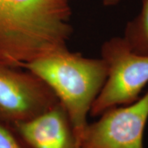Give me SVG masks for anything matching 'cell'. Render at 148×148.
<instances>
[{"mask_svg":"<svg viewBox=\"0 0 148 148\" xmlns=\"http://www.w3.org/2000/svg\"><path fill=\"white\" fill-rule=\"evenodd\" d=\"M140 1L139 13L127 22L122 37L134 52L148 56V0Z\"/></svg>","mask_w":148,"mask_h":148,"instance_id":"obj_7","label":"cell"},{"mask_svg":"<svg viewBox=\"0 0 148 148\" xmlns=\"http://www.w3.org/2000/svg\"><path fill=\"white\" fill-rule=\"evenodd\" d=\"M12 125L28 148H83L59 101L34 119Z\"/></svg>","mask_w":148,"mask_h":148,"instance_id":"obj_6","label":"cell"},{"mask_svg":"<svg viewBox=\"0 0 148 148\" xmlns=\"http://www.w3.org/2000/svg\"><path fill=\"white\" fill-rule=\"evenodd\" d=\"M99 116L79 135L83 148H144L148 90L134 103L110 108Z\"/></svg>","mask_w":148,"mask_h":148,"instance_id":"obj_5","label":"cell"},{"mask_svg":"<svg viewBox=\"0 0 148 148\" xmlns=\"http://www.w3.org/2000/svg\"><path fill=\"white\" fill-rule=\"evenodd\" d=\"M0 148H28L12 123L0 116Z\"/></svg>","mask_w":148,"mask_h":148,"instance_id":"obj_8","label":"cell"},{"mask_svg":"<svg viewBox=\"0 0 148 148\" xmlns=\"http://www.w3.org/2000/svg\"><path fill=\"white\" fill-rule=\"evenodd\" d=\"M101 58L106 64L108 75L90 108L92 116L134 103L148 84V56L134 52L123 37H112L103 42Z\"/></svg>","mask_w":148,"mask_h":148,"instance_id":"obj_3","label":"cell"},{"mask_svg":"<svg viewBox=\"0 0 148 148\" xmlns=\"http://www.w3.org/2000/svg\"><path fill=\"white\" fill-rule=\"evenodd\" d=\"M69 0H0V62L13 67L67 47Z\"/></svg>","mask_w":148,"mask_h":148,"instance_id":"obj_1","label":"cell"},{"mask_svg":"<svg viewBox=\"0 0 148 148\" xmlns=\"http://www.w3.org/2000/svg\"><path fill=\"white\" fill-rule=\"evenodd\" d=\"M21 69L0 62V116L12 124L34 119L59 101L40 77Z\"/></svg>","mask_w":148,"mask_h":148,"instance_id":"obj_4","label":"cell"},{"mask_svg":"<svg viewBox=\"0 0 148 148\" xmlns=\"http://www.w3.org/2000/svg\"><path fill=\"white\" fill-rule=\"evenodd\" d=\"M40 77L67 112L77 138L87 125V116L108 75L101 58H88L68 47L22 66Z\"/></svg>","mask_w":148,"mask_h":148,"instance_id":"obj_2","label":"cell"},{"mask_svg":"<svg viewBox=\"0 0 148 148\" xmlns=\"http://www.w3.org/2000/svg\"><path fill=\"white\" fill-rule=\"evenodd\" d=\"M124 0H102V3L105 7H112L118 5Z\"/></svg>","mask_w":148,"mask_h":148,"instance_id":"obj_9","label":"cell"},{"mask_svg":"<svg viewBox=\"0 0 148 148\" xmlns=\"http://www.w3.org/2000/svg\"><path fill=\"white\" fill-rule=\"evenodd\" d=\"M69 1H71V0H69Z\"/></svg>","mask_w":148,"mask_h":148,"instance_id":"obj_10","label":"cell"}]
</instances>
